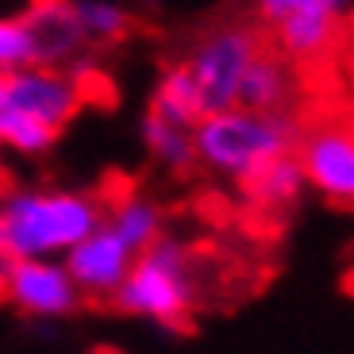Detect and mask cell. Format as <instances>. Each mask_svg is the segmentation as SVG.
<instances>
[{"mask_svg": "<svg viewBox=\"0 0 354 354\" xmlns=\"http://www.w3.org/2000/svg\"><path fill=\"white\" fill-rule=\"evenodd\" d=\"M97 196L73 189H16L0 196V254L62 258L93 227H100Z\"/></svg>", "mask_w": 354, "mask_h": 354, "instance_id": "obj_1", "label": "cell"}, {"mask_svg": "<svg viewBox=\"0 0 354 354\" xmlns=\"http://www.w3.org/2000/svg\"><path fill=\"white\" fill-rule=\"evenodd\" d=\"M292 151H297V127L281 112H250L235 104L223 112H208L193 127V158L239 185Z\"/></svg>", "mask_w": 354, "mask_h": 354, "instance_id": "obj_2", "label": "cell"}, {"mask_svg": "<svg viewBox=\"0 0 354 354\" xmlns=\"http://www.w3.org/2000/svg\"><path fill=\"white\" fill-rule=\"evenodd\" d=\"M112 297L127 316L151 319V324H181L193 308V277H189L185 247L162 235L154 247L135 254L131 270Z\"/></svg>", "mask_w": 354, "mask_h": 354, "instance_id": "obj_3", "label": "cell"}, {"mask_svg": "<svg viewBox=\"0 0 354 354\" xmlns=\"http://www.w3.org/2000/svg\"><path fill=\"white\" fill-rule=\"evenodd\" d=\"M258 54V39L243 27H220L212 35H204L196 43V50L189 54V73H193L201 100L208 112H223L235 108L239 97V81L247 73V66Z\"/></svg>", "mask_w": 354, "mask_h": 354, "instance_id": "obj_4", "label": "cell"}, {"mask_svg": "<svg viewBox=\"0 0 354 354\" xmlns=\"http://www.w3.org/2000/svg\"><path fill=\"white\" fill-rule=\"evenodd\" d=\"M0 285L19 312L35 319H62L77 308L81 292L70 281L62 258H8Z\"/></svg>", "mask_w": 354, "mask_h": 354, "instance_id": "obj_5", "label": "cell"}, {"mask_svg": "<svg viewBox=\"0 0 354 354\" xmlns=\"http://www.w3.org/2000/svg\"><path fill=\"white\" fill-rule=\"evenodd\" d=\"M292 158L312 193H319L331 204H343V208L354 201V135L346 127L324 124L308 131L304 139H297Z\"/></svg>", "mask_w": 354, "mask_h": 354, "instance_id": "obj_6", "label": "cell"}, {"mask_svg": "<svg viewBox=\"0 0 354 354\" xmlns=\"http://www.w3.org/2000/svg\"><path fill=\"white\" fill-rule=\"evenodd\" d=\"M8 108L62 131L81 112V81L77 73L62 70V66L31 62L8 73Z\"/></svg>", "mask_w": 354, "mask_h": 354, "instance_id": "obj_7", "label": "cell"}, {"mask_svg": "<svg viewBox=\"0 0 354 354\" xmlns=\"http://www.w3.org/2000/svg\"><path fill=\"white\" fill-rule=\"evenodd\" d=\"M131 262H135V254L115 239L104 223L93 227L85 239L73 243L62 254L70 281L77 285V292H88V297H112L120 289V281L127 277Z\"/></svg>", "mask_w": 354, "mask_h": 354, "instance_id": "obj_8", "label": "cell"}, {"mask_svg": "<svg viewBox=\"0 0 354 354\" xmlns=\"http://www.w3.org/2000/svg\"><path fill=\"white\" fill-rule=\"evenodd\" d=\"M24 24L35 39V62L43 66L66 70V62L77 58L85 46V35H81L77 16H73V0H35L27 8Z\"/></svg>", "mask_w": 354, "mask_h": 354, "instance_id": "obj_9", "label": "cell"}, {"mask_svg": "<svg viewBox=\"0 0 354 354\" xmlns=\"http://www.w3.org/2000/svg\"><path fill=\"white\" fill-rule=\"evenodd\" d=\"M151 115H158L166 124L185 127V131H193L204 115H208V108H204V100H201V88H196V81H193V73H189L185 62L162 70V77L154 81Z\"/></svg>", "mask_w": 354, "mask_h": 354, "instance_id": "obj_10", "label": "cell"}, {"mask_svg": "<svg viewBox=\"0 0 354 354\" xmlns=\"http://www.w3.org/2000/svg\"><path fill=\"white\" fill-rule=\"evenodd\" d=\"M274 35L281 43V50L292 54V58H319L335 43L339 16H331L324 8H301V12H292V16L277 19Z\"/></svg>", "mask_w": 354, "mask_h": 354, "instance_id": "obj_11", "label": "cell"}, {"mask_svg": "<svg viewBox=\"0 0 354 354\" xmlns=\"http://www.w3.org/2000/svg\"><path fill=\"white\" fill-rule=\"evenodd\" d=\"M104 227L112 231L131 254H142L147 247H154V243L162 239L166 220H162V208L151 196H120V201L108 208Z\"/></svg>", "mask_w": 354, "mask_h": 354, "instance_id": "obj_12", "label": "cell"}, {"mask_svg": "<svg viewBox=\"0 0 354 354\" xmlns=\"http://www.w3.org/2000/svg\"><path fill=\"white\" fill-rule=\"evenodd\" d=\"M289 73L277 58H266V54H254V62L247 66L239 81V97L235 104L250 108V112H281V104L289 100Z\"/></svg>", "mask_w": 354, "mask_h": 354, "instance_id": "obj_13", "label": "cell"}, {"mask_svg": "<svg viewBox=\"0 0 354 354\" xmlns=\"http://www.w3.org/2000/svg\"><path fill=\"white\" fill-rule=\"evenodd\" d=\"M243 189H247L250 201L262 204V208H285V204H292L304 193V174H301V166H297V158L285 154V158H274L270 166H262L258 174H250L247 181H243Z\"/></svg>", "mask_w": 354, "mask_h": 354, "instance_id": "obj_14", "label": "cell"}, {"mask_svg": "<svg viewBox=\"0 0 354 354\" xmlns=\"http://www.w3.org/2000/svg\"><path fill=\"white\" fill-rule=\"evenodd\" d=\"M142 147L151 151V158L158 162V166L166 169H189L193 166V131H185V127L177 124H166V120H158V115H142Z\"/></svg>", "mask_w": 354, "mask_h": 354, "instance_id": "obj_15", "label": "cell"}, {"mask_svg": "<svg viewBox=\"0 0 354 354\" xmlns=\"http://www.w3.org/2000/svg\"><path fill=\"white\" fill-rule=\"evenodd\" d=\"M58 127L43 124V120H31V115H19V112H4L0 120V147H8L12 154H24V158H39L46 154L58 142Z\"/></svg>", "mask_w": 354, "mask_h": 354, "instance_id": "obj_16", "label": "cell"}, {"mask_svg": "<svg viewBox=\"0 0 354 354\" xmlns=\"http://www.w3.org/2000/svg\"><path fill=\"white\" fill-rule=\"evenodd\" d=\"M73 16H77L85 43H115L131 24L120 0H73Z\"/></svg>", "mask_w": 354, "mask_h": 354, "instance_id": "obj_17", "label": "cell"}, {"mask_svg": "<svg viewBox=\"0 0 354 354\" xmlns=\"http://www.w3.org/2000/svg\"><path fill=\"white\" fill-rule=\"evenodd\" d=\"M31 62H35V39L24 16H0V73L24 70Z\"/></svg>", "mask_w": 354, "mask_h": 354, "instance_id": "obj_18", "label": "cell"}, {"mask_svg": "<svg viewBox=\"0 0 354 354\" xmlns=\"http://www.w3.org/2000/svg\"><path fill=\"white\" fill-rule=\"evenodd\" d=\"M254 4H258V12H262V19L270 27H274L277 19L292 16V12H301V8H324V12H331V16H339V19H343L346 8H351V0H254Z\"/></svg>", "mask_w": 354, "mask_h": 354, "instance_id": "obj_19", "label": "cell"}, {"mask_svg": "<svg viewBox=\"0 0 354 354\" xmlns=\"http://www.w3.org/2000/svg\"><path fill=\"white\" fill-rule=\"evenodd\" d=\"M8 112V73H0V120Z\"/></svg>", "mask_w": 354, "mask_h": 354, "instance_id": "obj_20", "label": "cell"}, {"mask_svg": "<svg viewBox=\"0 0 354 354\" xmlns=\"http://www.w3.org/2000/svg\"><path fill=\"white\" fill-rule=\"evenodd\" d=\"M0 196H4V166H0Z\"/></svg>", "mask_w": 354, "mask_h": 354, "instance_id": "obj_21", "label": "cell"}]
</instances>
